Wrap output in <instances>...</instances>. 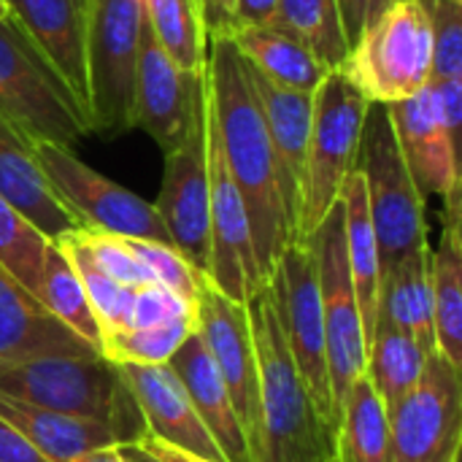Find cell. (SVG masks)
<instances>
[{
	"instance_id": "1",
	"label": "cell",
	"mask_w": 462,
	"mask_h": 462,
	"mask_svg": "<svg viewBox=\"0 0 462 462\" xmlns=\"http://www.w3.org/2000/svg\"><path fill=\"white\" fill-rule=\"evenodd\" d=\"M203 79L225 162L249 217L257 271L263 284H268L282 252L290 246V227L279 192V168L246 60L222 32L208 35Z\"/></svg>"
},
{
	"instance_id": "2",
	"label": "cell",
	"mask_w": 462,
	"mask_h": 462,
	"mask_svg": "<svg viewBox=\"0 0 462 462\" xmlns=\"http://www.w3.org/2000/svg\"><path fill=\"white\" fill-rule=\"evenodd\" d=\"M246 306L260 368V462H333V433L292 363L268 287Z\"/></svg>"
},
{
	"instance_id": "3",
	"label": "cell",
	"mask_w": 462,
	"mask_h": 462,
	"mask_svg": "<svg viewBox=\"0 0 462 462\" xmlns=\"http://www.w3.org/2000/svg\"><path fill=\"white\" fill-rule=\"evenodd\" d=\"M0 393L57 414L95 420L111 428L119 444H133L146 430L116 363L103 355H49L19 363L0 374Z\"/></svg>"
},
{
	"instance_id": "4",
	"label": "cell",
	"mask_w": 462,
	"mask_h": 462,
	"mask_svg": "<svg viewBox=\"0 0 462 462\" xmlns=\"http://www.w3.org/2000/svg\"><path fill=\"white\" fill-rule=\"evenodd\" d=\"M355 168L365 179L368 214L379 244L382 271L393 268L409 254L430 249L425 198L406 168L387 106L371 103Z\"/></svg>"
},
{
	"instance_id": "5",
	"label": "cell",
	"mask_w": 462,
	"mask_h": 462,
	"mask_svg": "<svg viewBox=\"0 0 462 462\" xmlns=\"http://www.w3.org/2000/svg\"><path fill=\"white\" fill-rule=\"evenodd\" d=\"M338 70L376 106L422 92L433 73V32L422 3L401 0L374 19Z\"/></svg>"
},
{
	"instance_id": "6",
	"label": "cell",
	"mask_w": 462,
	"mask_h": 462,
	"mask_svg": "<svg viewBox=\"0 0 462 462\" xmlns=\"http://www.w3.org/2000/svg\"><path fill=\"white\" fill-rule=\"evenodd\" d=\"M0 114L30 143L51 141L73 149L84 135H92L87 114L11 16L0 19Z\"/></svg>"
},
{
	"instance_id": "7",
	"label": "cell",
	"mask_w": 462,
	"mask_h": 462,
	"mask_svg": "<svg viewBox=\"0 0 462 462\" xmlns=\"http://www.w3.org/2000/svg\"><path fill=\"white\" fill-rule=\"evenodd\" d=\"M368 108L371 103L341 70H328V76L314 89V116L300 211V244L309 241L314 227L338 203L341 187L357 162Z\"/></svg>"
},
{
	"instance_id": "8",
	"label": "cell",
	"mask_w": 462,
	"mask_h": 462,
	"mask_svg": "<svg viewBox=\"0 0 462 462\" xmlns=\"http://www.w3.org/2000/svg\"><path fill=\"white\" fill-rule=\"evenodd\" d=\"M141 0H89L87 87L92 133L114 138L135 127V65Z\"/></svg>"
},
{
	"instance_id": "9",
	"label": "cell",
	"mask_w": 462,
	"mask_h": 462,
	"mask_svg": "<svg viewBox=\"0 0 462 462\" xmlns=\"http://www.w3.org/2000/svg\"><path fill=\"white\" fill-rule=\"evenodd\" d=\"M32 154L49 189L73 214L79 227L171 246L154 206L89 168L70 146L32 141Z\"/></svg>"
},
{
	"instance_id": "10",
	"label": "cell",
	"mask_w": 462,
	"mask_h": 462,
	"mask_svg": "<svg viewBox=\"0 0 462 462\" xmlns=\"http://www.w3.org/2000/svg\"><path fill=\"white\" fill-rule=\"evenodd\" d=\"M265 287L273 298V309H276L287 349L292 355V363L319 417L336 436V409H333V390H330V376H328L322 298H319L317 260H314L309 241L290 244L282 252Z\"/></svg>"
},
{
	"instance_id": "11",
	"label": "cell",
	"mask_w": 462,
	"mask_h": 462,
	"mask_svg": "<svg viewBox=\"0 0 462 462\" xmlns=\"http://www.w3.org/2000/svg\"><path fill=\"white\" fill-rule=\"evenodd\" d=\"M309 246L317 260L322 319H325V346H328V376L333 390L336 422L344 398L355 382L365 374V328L360 306L355 298L346 249H344V208L341 200L325 214V219L309 236Z\"/></svg>"
},
{
	"instance_id": "12",
	"label": "cell",
	"mask_w": 462,
	"mask_h": 462,
	"mask_svg": "<svg viewBox=\"0 0 462 462\" xmlns=\"http://www.w3.org/2000/svg\"><path fill=\"white\" fill-rule=\"evenodd\" d=\"M462 371L439 349L420 384L390 414L387 462H460Z\"/></svg>"
},
{
	"instance_id": "13",
	"label": "cell",
	"mask_w": 462,
	"mask_h": 462,
	"mask_svg": "<svg viewBox=\"0 0 462 462\" xmlns=\"http://www.w3.org/2000/svg\"><path fill=\"white\" fill-rule=\"evenodd\" d=\"M203 119H206V152H208V181H211V206H208L211 252H208L206 282L225 298L236 303H249L265 284L257 271L249 217L241 192L227 171L225 152L217 133V119L206 92H203Z\"/></svg>"
},
{
	"instance_id": "14",
	"label": "cell",
	"mask_w": 462,
	"mask_h": 462,
	"mask_svg": "<svg viewBox=\"0 0 462 462\" xmlns=\"http://www.w3.org/2000/svg\"><path fill=\"white\" fill-rule=\"evenodd\" d=\"M195 311L198 336L227 387L249 447V457L260 462V368L249 306L225 298L203 279Z\"/></svg>"
},
{
	"instance_id": "15",
	"label": "cell",
	"mask_w": 462,
	"mask_h": 462,
	"mask_svg": "<svg viewBox=\"0 0 462 462\" xmlns=\"http://www.w3.org/2000/svg\"><path fill=\"white\" fill-rule=\"evenodd\" d=\"M203 73L181 70L162 51L143 16L135 65V127H141L162 154L181 146L203 119Z\"/></svg>"
},
{
	"instance_id": "16",
	"label": "cell",
	"mask_w": 462,
	"mask_h": 462,
	"mask_svg": "<svg viewBox=\"0 0 462 462\" xmlns=\"http://www.w3.org/2000/svg\"><path fill=\"white\" fill-rule=\"evenodd\" d=\"M152 206L171 238V246L206 279L211 252V181L206 152V119H200L198 130L181 146L165 152L162 187Z\"/></svg>"
},
{
	"instance_id": "17",
	"label": "cell",
	"mask_w": 462,
	"mask_h": 462,
	"mask_svg": "<svg viewBox=\"0 0 462 462\" xmlns=\"http://www.w3.org/2000/svg\"><path fill=\"white\" fill-rule=\"evenodd\" d=\"M249 79L257 92L268 135L279 168V192L290 227V244H300V211H303V181H306V154L314 116V92H295L273 84L257 73L249 62Z\"/></svg>"
},
{
	"instance_id": "18",
	"label": "cell",
	"mask_w": 462,
	"mask_h": 462,
	"mask_svg": "<svg viewBox=\"0 0 462 462\" xmlns=\"http://www.w3.org/2000/svg\"><path fill=\"white\" fill-rule=\"evenodd\" d=\"M133 395L143 428L152 439L208 462H227L211 433L200 422L184 384L168 363L162 365H116Z\"/></svg>"
},
{
	"instance_id": "19",
	"label": "cell",
	"mask_w": 462,
	"mask_h": 462,
	"mask_svg": "<svg viewBox=\"0 0 462 462\" xmlns=\"http://www.w3.org/2000/svg\"><path fill=\"white\" fill-rule=\"evenodd\" d=\"M8 16L46 57L65 89L89 119L87 11L89 0H5ZM92 127V125H89Z\"/></svg>"
},
{
	"instance_id": "20",
	"label": "cell",
	"mask_w": 462,
	"mask_h": 462,
	"mask_svg": "<svg viewBox=\"0 0 462 462\" xmlns=\"http://www.w3.org/2000/svg\"><path fill=\"white\" fill-rule=\"evenodd\" d=\"M387 114L420 195L447 198L460 187V152L444 127L430 81L414 97L387 106Z\"/></svg>"
},
{
	"instance_id": "21",
	"label": "cell",
	"mask_w": 462,
	"mask_h": 462,
	"mask_svg": "<svg viewBox=\"0 0 462 462\" xmlns=\"http://www.w3.org/2000/svg\"><path fill=\"white\" fill-rule=\"evenodd\" d=\"M49 355H100L0 268V374Z\"/></svg>"
},
{
	"instance_id": "22",
	"label": "cell",
	"mask_w": 462,
	"mask_h": 462,
	"mask_svg": "<svg viewBox=\"0 0 462 462\" xmlns=\"http://www.w3.org/2000/svg\"><path fill=\"white\" fill-rule=\"evenodd\" d=\"M441 200V241L428 257L433 336L436 349L462 371V184Z\"/></svg>"
},
{
	"instance_id": "23",
	"label": "cell",
	"mask_w": 462,
	"mask_h": 462,
	"mask_svg": "<svg viewBox=\"0 0 462 462\" xmlns=\"http://www.w3.org/2000/svg\"><path fill=\"white\" fill-rule=\"evenodd\" d=\"M0 198L19 208L46 238H60L79 227L73 214L49 189L30 138L0 114Z\"/></svg>"
},
{
	"instance_id": "24",
	"label": "cell",
	"mask_w": 462,
	"mask_h": 462,
	"mask_svg": "<svg viewBox=\"0 0 462 462\" xmlns=\"http://www.w3.org/2000/svg\"><path fill=\"white\" fill-rule=\"evenodd\" d=\"M168 365L184 384L200 422L211 433V439L219 447V452L225 455V460L252 462L238 414L227 395V387L219 379V374L211 363V355L203 346L198 330L176 349V355L168 360Z\"/></svg>"
},
{
	"instance_id": "25",
	"label": "cell",
	"mask_w": 462,
	"mask_h": 462,
	"mask_svg": "<svg viewBox=\"0 0 462 462\" xmlns=\"http://www.w3.org/2000/svg\"><path fill=\"white\" fill-rule=\"evenodd\" d=\"M0 417L19 436H24L30 447L41 452L49 462H73L84 455L119 447L114 430L95 420L57 414L3 393H0Z\"/></svg>"
},
{
	"instance_id": "26",
	"label": "cell",
	"mask_w": 462,
	"mask_h": 462,
	"mask_svg": "<svg viewBox=\"0 0 462 462\" xmlns=\"http://www.w3.org/2000/svg\"><path fill=\"white\" fill-rule=\"evenodd\" d=\"M222 35L233 41L238 54L265 79L284 89L314 92L328 76V68L317 54L290 30L279 24H246L227 27Z\"/></svg>"
},
{
	"instance_id": "27",
	"label": "cell",
	"mask_w": 462,
	"mask_h": 462,
	"mask_svg": "<svg viewBox=\"0 0 462 462\" xmlns=\"http://www.w3.org/2000/svg\"><path fill=\"white\" fill-rule=\"evenodd\" d=\"M341 208H344V249H346V265L355 287V298L360 306L365 341L374 336L376 325V303H379V279H382V260H379V244L368 214V195H365V179L357 168L346 176L341 187Z\"/></svg>"
},
{
	"instance_id": "28",
	"label": "cell",
	"mask_w": 462,
	"mask_h": 462,
	"mask_svg": "<svg viewBox=\"0 0 462 462\" xmlns=\"http://www.w3.org/2000/svg\"><path fill=\"white\" fill-rule=\"evenodd\" d=\"M428 257H430V249L409 254L393 268L382 271L376 322L395 325L411 333L428 352H436Z\"/></svg>"
},
{
	"instance_id": "29",
	"label": "cell",
	"mask_w": 462,
	"mask_h": 462,
	"mask_svg": "<svg viewBox=\"0 0 462 462\" xmlns=\"http://www.w3.org/2000/svg\"><path fill=\"white\" fill-rule=\"evenodd\" d=\"M428 349L406 330L376 322L374 336L368 341L365 352V379L371 382L374 393L379 395L387 417L403 403V398L420 384L425 365H428Z\"/></svg>"
},
{
	"instance_id": "30",
	"label": "cell",
	"mask_w": 462,
	"mask_h": 462,
	"mask_svg": "<svg viewBox=\"0 0 462 462\" xmlns=\"http://www.w3.org/2000/svg\"><path fill=\"white\" fill-rule=\"evenodd\" d=\"M387 444L390 417L371 382L360 376L338 411L333 462H387Z\"/></svg>"
},
{
	"instance_id": "31",
	"label": "cell",
	"mask_w": 462,
	"mask_h": 462,
	"mask_svg": "<svg viewBox=\"0 0 462 462\" xmlns=\"http://www.w3.org/2000/svg\"><path fill=\"white\" fill-rule=\"evenodd\" d=\"M38 303L57 322H62L68 330H73L79 338H84L92 349L100 352V328L95 322L92 306L87 300V292L81 287L76 268L70 265L68 254L60 249L57 241H49L43 252Z\"/></svg>"
},
{
	"instance_id": "32",
	"label": "cell",
	"mask_w": 462,
	"mask_h": 462,
	"mask_svg": "<svg viewBox=\"0 0 462 462\" xmlns=\"http://www.w3.org/2000/svg\"><path fill=\"white\" fill-rule=\"evenodd\" d=\"M143 16L162 51L189 73L206 70L208 30L198 0H141Z\"/></svg>"
},
{
	"instance_id": "33",
	"label": "cell",
	"mask_w": 462,
	"mask_h": 462,
	"mask_svg": "<svg viewBox=\"0 0 462 462\" xmlns=\"http://www.w3.org/2000/svg\"><path fill=\"white\" fill-rule=\"evenodd\" d=\"M76 230V227H73ZM68 230L65 236L54 238L60 244V249L68 254L70 265L76 268L79 279H81V287L87 292V300L92 306V314H95V322L100 328V349L108 338L119 336L127 325V314H130V306H133V295L138 287H127L116 279H111L89 254L87 249L81 246V241L76 238V233Z\"/></svg>"
},
{
	"instance_id": "34",
	"label": "cell",
	"mask_w": 462,
	"mask_h": 462,
	"mask_svg": "<svg viewBox=\"0 0 462 462\" xmlns=\"http://www.w3.org/2000/svg\"><path fill=\"white\" fill-rule=\"evenodd\" d=\"M268 24L298 35L328 70H338L349 54L336 0H279L276 16Z\"/></svg>"
},
{
	"instance_id": "35",
	"label": "cell",
	"mask_w": 462,
	"mask_h": 462,
	"mask_svg": "<svg viewBox=\"0 0 462 462\" xmlns=\"http://www.w3.org/2000/svg\"><path fill=\"white\" fill-rule=\"evenodd\" d=\"M51 238H46L19 208L0 198V268L14 276L35 300L41 290L43 252Z\"/></svg>"
},
{
	"instance_id": "36",
	"label": "cell",
	"mask_w": 462,
	"mask_h": 462,
	"mask_svg": "<svg viewBox=\"0 0 462 462\" xmlns=\"http://www.w3.org/2000/svg\"><path fill=\"white\" fill-rule=\"evenodd\" d=\"M195 330H198V317L176 319V322L154 325V328L125 330L114 338H108L103 344L100 355L116 365H162L176 355V349Z\"/></svg>"
},
{
	"instance_id": "37",
	"label": "cell",
	"mask_w": 462,
	"mask_h": 462,
	"mask_svg": "<svg viewBox=\"0 0 462 462\" xmlns=\"http://www.w3.org/2000/svg\"><path fill=\"white\" fill-rule=\"evenodd\" d=\"M433 32V73L430 79H462V3L420 0Z\"/></svg>"
},
{
	"instance_id": "38",
	"label": "cell",
	"mask_w": 462,
	"mask_h": 462,
	"mask_svg": "<svg viewBox=\"0 0 462 462\" xmlns=\"http://www.w3.org/2000/svg\"><path fill=\"white\" fill-rule=\"evenodd\" d=\"M127 246L149 268L154 282H160L162 287L173 290L184 300L198 303V295H200V287H203V276L173 246L154 244V241H135V238H127Z\"/></svg>"
},
{
	"instance_id": "39",
	"label": "cell",
	"mask_w": 462,
	"mask_h": 462,
	"mask_svg": "<svg viewBox=\"0 0 462 462\" xmlns=\"http://www.w3.org/2000/svg\"><path fill=\"white\" fill-rule=\"evenodd\" d=\"M336 3H338L344 38L352 46L374 19H379L387 8H393L401 0H336Z\"/></svg>"
},
{
	"instance_id": "40",
	"label": "cell",
	"mask_w": 462,
	"mask_h": 462,
	"mask_svg": "<svg viewBox=\"0 0 462 462\" xmlns=\"http://www.w3.org/2000/svg\"><path fill=\"white\" fill-rule=\"evenodd\" d=\"M433 95L439 100V111L444 119V127L460 152V130H462V79H430Z\"/></svg>"
},
{
	"instance_id": "41",
	"label": "cell",
	"mask_w": 462,
	"mask_h": 462,
	"mask_svg": "<svg viewBox=\"0 0 462 462\" xmlns=\"http://www.w3.org/2000/svg\"><path fill=\"white\" fill-rule=\"evenodd\" d=\"M0 462H49L0 417Z\"/></svg>"
},
{
	"instance_id": "42",
	"label": "cell",
	"mask_w": 462,
	"mask_h": 462,
	"mask_svg": "<svg viewBox=\"0 0 462 462\" xmlns=\"http://www.w3.org/2000/svg\"><path fill=\"white\" fill-rule=\"evenodd\" d=\"M276 8H279V0H236L230 27L268 24V22H273Z\"/></svg>"
},
{
	"instance_id": "43",
	"label": "cell",
	"mask_w": 462,
	"mask_h": 462,
	"mask_svg": "<svg viewBox=\"0 0 462 462\" xmlns=\"http://www.w3.org/2000/svg\"><path fill=\"white\" fill-rule=\"evenodd\" d=\"M198 3H200V14H203V22H206L208 35L225 32L230 27L236 0H198Z\"/></svg>"
},
{
	"instance_id": "44",
	"label": "cell",
	"mask_w": 462,
	"mask_h": 462,
	"mask_svg": "<svg viewBox=\"0 0 462 462\" xmlns=\"http://www.w3.org/2000/svg\"><path fill=\"white\" fill-rule=\"evenodd\" d=\"M135 444H141L146 452H152L154 457H160L162 462H208V460H200V457H195V455L179 452V449H173V447H168V444H162V441L152 439L146 430H143V433L135 439Z\"/></svg>"
},
{
	"instance_id": "45",
	"label": "cell",
	"mask_w": 462,
	"mask_h": 462,
	"mask_svg": "<svg viewBox=\"0 0 462 462\" xmlns=\"http://www.w3.org/2000/svg\"><path fill=\"white\" fill-rule=\"evenodd\" d=\"M116 449H119V455H122L125 462H162L160 457H154L152 452H146L141 444H135V441L133 444H119Z\"/></svg>"
},
{
	"instance_id": "46",
	"label": "cell",
	"mask_w": 462,
	"mask_h": 462,
	"mask_svg": "<svg viewBox=\"0 0 462 462\" xmlns=\"http://www.w3.org/2000/svg\"><path fill=\"white\" fill-rule=\"evenodd\" d=\"M73 462H125V460H122L119 449H116V447H111V449H100V452L84 455V457H79V460H73Z\"/></svg>"
},
{
	"instance_id": "47",
	"label": "cell",
	"mask_w": 462,
	"mask_h": 462,
	"mask_svg": "<svg viewBox=\"0 0 462 462\" xmlns=\"http://www.w3.org/2000/svg\"><path fill=\"white\" fill-rule=\"evenodd\" d=\"M8 16V8H5V0H0V19Z\"/></svg>"
},
{
	"instance_id": "48",
	"label": "cell",
	"mask_w": 462,
	"mask_h": 462,
	"mask_svg": "<svg viewBox=\"0 0 462 462\" xmlns=\"http://www.w3.org/2000/svg\"><path fill=\"white\" fill-rule=\"evenodd\" d=\"M449 3H462V0H449Z\"/></svg>"
}]
</instances>
